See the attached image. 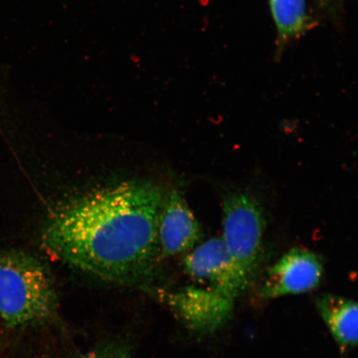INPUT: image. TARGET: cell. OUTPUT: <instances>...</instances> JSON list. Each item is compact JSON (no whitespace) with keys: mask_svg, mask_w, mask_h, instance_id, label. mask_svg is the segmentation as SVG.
Returning <instances> with one entry per match:
<instances>
[{"mask_svg":"<svg viewBox=\"0 0 358 358\" xmlns=\"http://www.w3.org/2000/svg\"><path fill=\"white\" fill-rule=\"evenodd\" d=\"M164 192L149 182L100 187L62 206L43 241L69 265L120 284L153 274L159 261L158 218Z\"/></svg>","mask_w":358,"mask_h":358,"instance_id":"1","label":"cell"},{"mask_svg":"<svg viewBox=\"0 0 358 358\" xmlns=\"http://www.w3.org/2000/svg\"><path fill=\"white\" fill-rule=\"evenodd\" d=\"M223 236L228 252L252 281L263 256L265 218L258 201L236 192L223 199Z\"/></svg>","mask_w":358,"mask_h":358,"instance_id":"3","label":"cell"},{"mask_svg":"<svg viewBox=\"0 0 358 358\" xmlns=\"http://www.w3.org/2000/svg\"><path fill=\"white\" fill-rule=\"evenodd\" d=\"M192 280L235 301L250 282L227 248L222 237H214L191 250L183 259Z\"/></svg>","mask_w":358,"mask_h":358,"instance_id":"4","label":"cell"},{"mask_svg":"<svg viewBox=\"0 0 358 358\" xmlns=\"http://www.w3.org/2000/svg\"><path fill=\"white\" fill-rule=\"evenodd\" d=\"M316 307L341 351L358 345V303L335 294L317 298Z\"/></svg>","mask_w":358,"mask_h":358,"instance_id":"8","label":"cell"},{"mask_svg":"<svg viewBox=\"0 0 358 358\" xmlns=\"http://www.w3.org/2000/svg\"><path fill=\"white\" fill-rule=\"evenodd\" d=\"M323 275V262L317 254L295 248L268 271L261 294L265 299H275L306 293L319 286Z\"/></svg>","mask_w":358,"mask_h":358,"instance_id":"5","label":"cell"},{"mask_svg":"<svg viewBox=\"0 0 358 358\" xmlns=\"http://www.w3.org/2000/svg\"><path fill=\"white\" fill-rule=\"evenodd\" d=\"M86 358H131L128 352L119 345H104L89 352Z\"/></svg>","mask_w":358,"mask_h":358,"instance_id":"10","label":"cell"},{"mask_svg":"<svg viewBox=\"0 0 358 358\" xmlns=\"http://www.w3.org/2000/svg\"><path fill=\"white\" fill-rule=\"evenodd\" d=\"M57 310L52 277L32 255L0 252V319L12 328L43 323Z\"/></svg>","mask_w":358,"mask_h":358,"instance_id":"2","label":"cell"},{"mask_svg":"<svg viewBox=\"0 0 358 358\" xmlns=\"http://www.w3.org/2000/svg\"><path fill=\"white\" fill-rule=\"evenodd\" d=\"M168 301L187 325L199 332H213L226 323L234 301L207 287H189L170 294Z\"/></svg>","mask_w":358,"mask_h":358,"instance_id":"7","label":"cell"},{"mask_svg":"<svg viewBox=\"0 0 358 358\" xmlns=\"http://www.w3.org/2000/svg\"><path fill=\"white\" fill-rule=\"evenodd\" d=\"M201 227L178 189L164 194L158 218V243L161 256L189 252L199 243Z\"/></svg>","mask_w":358,"mask_h":358,"instance_id":"6","label":"cell"},{"mask_svg":"<svg viewBox=\"0 0 358 358\" xmlns=\"http://www.w3.org/2000/svg\"><path fill=\"white\" fill-rule=\"evenodd\" d=\"M270 6L281 40L303 32L307 21L306 0H270Z\"/></svg>","mask_w":358,"mask_h":358,"instance_id":"9","label":"cell"}]
</instances>
